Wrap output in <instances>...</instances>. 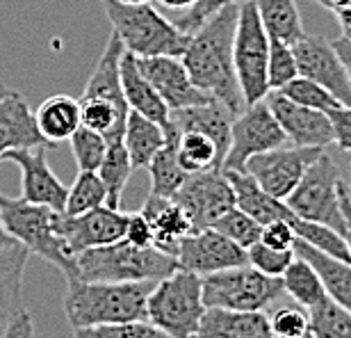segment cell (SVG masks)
I'll return each mask as SVG.
<instances>
[{
    "label": "cell",
    "instance_id": "6da1fadb",
    "mask_svg": "<svg viewBox=\"0 0 351 338\" xmlns=\"http://www.w3.org/2000/svg\"><path fill=\"white\" fill-rule=\"evenodd\" d=\"M240 5H228L210 16L199 30L189 34L185 53L180 55L189 78L215 101L240 115L247 108L233 62V41Z\"/></svg>",
    "mask_w": 351,
    "mask_h": 338
},
{
    "label": "cell",
    "instance_id": "7a4b0ae2",
    "mask_svg": "<svg viewBox=\"0 0 351 338\" xmlns=\"http://www.w3.org/2000/svg\"><path fill=\"white\" fill-rule=\"evenodd\" d=\"M158 281L66 279L64 313L73 329L146 320L149 295Z\"/></svg>",
    "mask_w": 351,
    "mask_h": 338
},
{
    "label": "cell",
    "instance_id": "3957f363",
    "mask_svg": "<svg viewBox=\"0 0 351 338\" xmlns=\"http://www.w3.org/2000/svg\"><path fill=\"white\" fill-rule=\"evenodd\" d=\"M101 5L112 23V32L135 58H156V55L180 58L185 53L189 34L167 21L151 3L101 0Z\"/></svg>",
    "mask_w": 351,
    "mask_h": 338
},
{
    "label": "cell",
    "instance_id": "277c9868",
    "mask_svg": "<svg viewBox=\"0 0 351 338\" xmlns=\"http://www.w3.org/2000/svg\"><path fill=\"white\" fill-rule=\"evenodd\" d=\"M55 215L58 210L32 203L23 196L0 194V220L7 234L30 254H37L58 267L66 279H78L75 256L55 231Z\"/></svg>",
    "mask_w": 351,
    "mask_h": 338
},
{
    "label": "cell",
    "instance_id": "5b68a950",
    "mask_svg": "<svg viewBox=\"0 0 351 338\" xmlns=\"http://www.w3.org/2000/svg\"><path fill=\"white\" fill-rule=\"evenodd\" d=\"M78 279L85 281H160L178 270V260L158 247L119 240L75 256Z\"/></svg>",
    "mask_w": 351,
    "mask_h": 338
},
{
    "label": "cell",
    "instance_id": "8992f818",
    "mask_svg": "<svg viewBox=\"0 0 351 338\" xmlns=\"http://www.w3.org/2000/svg\"><path fill=\"white\" fill-rule=\"evenodd\" d=\"M206 308L203 277L178 267L153 286L146 306V320H151L171 338H192L199 334Z\"/></svg>",
    "mask_w": 351,
    "mask_h": 338
},
{
    "label": "cell",
    "instance_id": "52a82bcc",
    "mask_svg": "<svg viewBox=\"0 0 351 338\" xmlns=\"http://www.w3.org/2000/svg\"><path fill=\"white\" fill-rule=\"evenodd\" d=\"M283 293V279L263 274L249 263L203 277V302L208 308L265 311Z\"/></svg>",
    "mask_w": 351,
    "mask_h": 338
},
{
    "label": "cell",
    "instance_id": "ba28073f",
    "mask_svg": "<svg viewBox=\"0 0 351 338\" xmlns=\"http://www.w3.org/2000/svg\"><path fill=\"white\" fill-rule=\"evenodd\" d=\"M269 44L271 37L265 30L256 3L254 0H242L240 10H237L233 62L247 105L265 101V96L269 94V78H267Z\"/></svg>",
    "mask_w": 351,
    "mask_h": 338
},
{
    "label": "cell",
    "instance_id": "9c48e42d",
    "mask_svg": "<svg viewBox=\"0 0 351 338\" xmlns=\"http://www.w3.org/2000/svg\"><path fill=\"white\" fill-rule=\"evenodd\" d=\"M340 183L342 174L335 160L324 151L308 167L304 179L287 196L285 203L301 220L326 224L345 236V213L340 203Z\"/></svg>",
    "mask_w": 351,
    "mask_h": 338
},
{
    "label": "cell",
    "instance_id": "30bf717a",
    "mask_svg": "<svg viewBox=\"0 0 351 338\" xmlns=\"http://www.w3.org/2000/svg\"><path fill=\"white\" fill-rule=\"evenodd\" d=\"M287 144V137L267 101L247 105L233 119L230 146L223 158L221 172H244L249 158Z\"/></svg>",
    "mask_w": 351,
    "mask_h": 338
},
{
    "label": "cell",
    "instance_id": "8fae6325",
    "mask_svg": "<svg viewBox=\"0 0 351 338\" xmlns=\"http://www.w3.org/2000/svg\"><path fill=\"white\" fill-rule=\"evenodd\" d=\"M324 149L322 146H276L271 151L258 153L249 158L247 172L265 192H269L276 199L285 201L294 192L299 181L304 179L315 160H317Z\"/></svg>",
    "mask_w": 351,
    "mask_h": 338
},
{
    "label": "cell",
    "instance_id": "7c38bea8",
    "mask_svg": "<svg viewBox=\"0 0 351 338\" xmlns=\"http://www.w3.org/2000/svg\"><path fill=\"white\" fill-rule=\"evenodd\" d=\"M171 199L187 213L194 231H203L235 206V190L221 169H208L187 174L185 183Z\"/></svg>",
    "mask_w": 351,
    "mask_h": 338
},
{
    "label": "cell",
    "instance_id": "4fadbf2b",
    "mask_svg": "<svg viewBox=\"0 0 351 338\" xmlns=\"http://www.w3.org/2000/svg\"><path fill=\"white\" fill-rule=\"evenodd\" d=\"M125 222H128V213L121 208L101 206L82 215H55V231L64 240L66 249L78 256V254L96 247H105V245L123 240Z\"/></svg>",
    "mask_w": 351,
    "mask_h": 338
},
{
    "label": "cell",
    "instance_id": "5bb4252c",
    "mask_svg": "<svg viewBox=\"0 0 351 338\" xmlns=\"http://www.w3.org/2000/svg\"><path fill=\"white\" fill-rule=\"evenodd\" d=\"M176 260H178V267H182V270L201 274V277L249 263L247 249L213 227L192 231L189 236L182 238L178 251H176Z\"/></svg>",
    "mask_w": 351,
    "mask_h": 338
},
{
    "label": "cell",
    "instance_id": "9a60e30c",
    "mask_svg": "<svg viewBox=\"0 0 351 338\" xmlns=\"http://www.w3.org/2000/svg\"><path fill=\"white\" fill-rule=\"evenodd\" d=\"M292 51L297 58L299 76L319 82L342 105H351V82L333 44H328L319 34H304L292 44Z\"/></svg>",
    "mask_w": 351,
    "mask_h": 338
},
{
    "label": "cell",
    "instance_id": "2e32d148",
    "mask_svg": "<svg viewBox=\"0 0 351 338\" xmlns=\"http://www.w3.org/2000/svg\"><path fill=\"white\" fill-rule=\"evenodd\" d=\"M3 163H14L21 169V196L23 199L64 213L69 188L46 163V146L12 149L3 156Z\"/></svg>",
    "mask_w": 351,
    "mask_h": 338
},
{
    "label": "cell",
    "instance_id": "e0dca14e",
    "mask_svg": "<svg viewBox=\"0 0 351 338\" xmlns=\"http://www.w3.org/2000/svg\"><path fill=\"white\" fill-rule=\"evenodd\" d=\"M265 101L280 124V128H283L287 144L322 146V149L333 144V126L326 112L294 103L292 98H287L283 91L276 89H271L265 96Z\"/></svg>",
    "mask_w": 351,
    "mask_h": 338
},
{
    "label": "cell",
    "instance_id": "ac0fdd59",
    "mask_svg": "<svg viewBox=\"0 0 351 338\" xmlns=\"http://www.w3.org/2000/svg\"><path fill=\"white\" fill-rule=\"evenodd\" d=\"M137 60L142 71L146 74V78L158 89V94L162 96V101L169 105L171 112L213 101V96L196 87L194 80L189 78L180 58L156 55V58H137Z\"/></svg>",
    "mask_w": 351,
    "mask_h": 338
},
{
    "label": "cell",
    "instance_id": "d6986e66",
    "mask_svg": "<svg viewBox=\"0 0 351 338\" xmlns=\"http://www.w3.org/2000/svg\"><path fill=\"white\" fill-rule=\"evenodd\" d=\"M46 146L37 128L34 110L21 91L10 89V94L0 98V163L3 156L12 149H34Z\"/></svg>",
    "mask_w": 351,
    "mask_h": 338
},
{
    "label": "cell",
    "instance_id": "ffe728a7",
    "mask_svg": "<svg viewBox=\"0 0 351 338\" xmlns=\"http://www.w3.org/2000/svg\"><path fill=\"white\" fill-rule=\"evenodd\" d=\"M142 213L153 227V236H156L153 238V247L176 258L180 240L194 231L187 213L169 196H160L153 192L146 196Z\"/></svg>",
    "mask_w": 351,
    "mask_h": 338
},
{
    "label": "cell",
    "instance_id": "44dd1931",
    "mask_svg": "<svg viewBox=\"0 0 351 338\" xmlns=\"http://www.w3.org/2000/svg\"><path fill=\"white\" fill-rule=\"evenodd\" d=\"M121 87H123L125 103H128L130 110L158 122L162 128L169 126V119H171L169 105L162 101L158 89L146 78V74L142 71V67H139V60L128 51H125L121 58Z\"/></svg>",
    "mask_w": 351,
    "mask_h": 338
},
{
    "label": "cell",
    "instance_id": "7402d4cb",
    "mask_svg": "<svg viewBox=\"0 0 351 338\" xmlns=\"http://www.w3.org/2000/svg\"><path fill=\"white\" fill-rule=\"evenodd\" d=\"M203 338H274L265 311H235V308H206L199 325Z\"/></svg>",
    "mask_w": 351,
    "mask_h": 338
},
{
    "label": "cell",
    "instance_id": "603a6c76",
    "mask_svg": "<svg viewBox=\"0 0 351 338\" xmlns=\"http://www.w3.org/2000/svg\"><path fill=\"white\" fill-rule=\"evenodd\" d=\"M235 115L230 112L226 105L219 101H208L201 105H192V108L173 110L169 119V128L176 133L182 131H201L210 135L219 146V151L226 158V151L230 146V128H233Z\"/></svg>",
    "mask_w": 351,
    "mask_h": 338
},
{
    "label": "cell",
    "instance_id": "cb8c5ba5",
    "mask_svg": "<svg viewBox=\"0 0 351 338\" xmlns=\"http://www.w3.org/2000/svg\"><path fill=\"white\" fill-rule=\"evenodd\" d=\"M30 251L21 243L0 247V334L23 311V274Z\"/></svg>",
    "mask_w": 351,
    "mask_h": 338
},
{
    "label": "cell",
    "instance_id": "d4e9b609",
    "mask_svg": "<svg viewBox=\"0 0 351 338\" xmlns=\"http://www.w3.org/2000/svg\"><path fill=\"white\" fill-rule=\"evenodd\" d=\"M223 174L228 176L230 185L235 190V206L254 217L256 222H261L263 227L274 220H287V222L297 220V215L292 213L285 201L265 192L247 172H223Z\"/></svg>",
    "mask_w": 351,
    "mask_h": 338
},
{
    "label": "cell",
    "instance_id": "484cf974",
    "mask_svg": "<svg viewBox=\"0 0 351 338\" xmlns=\"http://www.w3.org/2000/svg\"><path fill=\"white\" fill-rule=\"evenodd\" d=\"M34 119L46 144H62L82 126L80 101L69 94H53L34 110Z\"/></svg>",
    "mask_w": 351,
    "mask_h": 338
},
{
    "label": "cell",
    "instance_id": "4316f807",
    "mask_svg": "<svg viewBox=\"0 0 351 338\" xmlns=\"http://www.w3.org/2000/svg\"><path fill=\"white\" fill-rule=\"evenodd\" d=\"M294 254L306 258L308 263L315 267L328 300H333L335 304H340L342 308H347L351 313V263L349 260L328 256V254L311 247V245H306L304 240H299V238H297V243H294Z\"/></svg>",
    "mask_w": 351,
    "mask_h": 338
},
{
    "label": "cell",
    "instance_id": "83f0119b",
    "mask_svg": "<svg viewBox=\"0 0 351 338\" xmlns=\"http://www.w3.org/2000/svg\"><path fill=\"white\" fill-rule=\"evenodd\" d=\"M123 144L128 149L130 163L135 169H149L151 160L158 156V151L167 144V133L158 122L130 110L125 122Z\"/></svg>",
    "mask_w": 351,
    "mask_h": 338
},
{
    "label": "cell",
    "instance_id": "f1b7e54d",
    "mask_svg": "<svg viewBox=\"0 0 351 338\" xmlns=\"http://www.w3.org/2000/svg\"><path fill=\"white\" fill-rule=\"evenodd\" d=\"M128 115H130L128 105H119V103L105 101V98H98V96H82L80 98L82 126L101 133L108 142L123 139Z\"/></svg>",
    "mask_w": 351,
    "mask_h": 338
},
{
    "label": "cell",
    "instance_id": "f546056e",
    "mask_svg": "<svg viewBox=\"0 0 351 338\" xmlns=\"http://www.w3.org/2000/svg\"><path fill=\"white\" fill-rule=\"evenodd\" d=\"M176 156L178 165L187 174L208 172V169H221L223 153L210 135L201 131H182L178 133V144H176Z\"/></svg>",
    "mask_w": 351,
    "mask_h": 338
},
{
    "label": "cell",
    "instance_id": "4dcf8cb0",
    "mask_svg": "<svg viewBox=\"0 0 351 338\" xmlns=\"http://www.w3.org/2000/svg\"><path fill=\"white\" fill-rule=\"evenodd\" d=\"M254 3L271 39L294 44L306 34L301 14L297 10V0H254Z\"/></svg>",
    "mask_w": 351,
    "mask_h": 338
},
{
    "label": "cell",
    "instance_id": "1f68e13d",
    "mask_svg": "<svg viewBox=\"0 0 351 338\" xmlns=\"http://www.w3.org/2000/svg\"><path fill=\"white\" fill-rule=\"evenodd\" d=\"M167 144L158 151V156L151 160L149 174H151V192L160 196H171L178 192L180 185L187 179V172L178 165L176 156V144H178V133L173 128H165Z\"/></svg>",
    "mask_w": 351,
    "mask_h": 338
},
{
    "label": "cell",
    "instance_id": "d6a6232c",
    "mask_svg": "<svg viewBox=\"0 0 351 338\" xmlns=\"http://www.w3.org/2000/svg\"><path fill=\"white\" fill-rule=\"evenodd\" d=\"M280 279H283L285 293L304 308L317 306L322 300L328 297L324 286H322L319 274L315 272V267L301 256H294L290 267H287L285 274Z\"/></svg>",
    "mask_w": 351,
    "mask_h": 338
},
{
    "label": "cell",
    "instance_id": "836d02e7",
    "mask_svg": "<svg viewBox=\"0 0 351 338\" xmlns=\"http://www.w3.org/2000/svg\"><path fill=\"white\" fill-rule=\"evenodd\" d=\"M132 169L135 167L130 163V156H128V149H125L123 139L108 142V153H105L103 165L98 167V176L103 179L105 190H108V203H105V206L121 208V194L125 185H128Z\"/></svg>",
    "mask_w": 351,
    "mask_h": 338
},
{
    "label": "cell",
    "instance_id": "e575fe53",
    "mask_svg": "<svg viewBox=\"0 0 351 338\" xmlns=\"http://www.w3.org/2000/svg\"><path fill=\"white\" fill-rule=\"evenodd\" d=\"M108 203V190L98 172H80L66 192V215H82Z\"/></svg>",
    "mask_w": 351,
    "mask_h": 338
},
{
    "label": "cell",
    "instance_id": "d590c367",
    "mask_svg": "<svg viewBox=\"0 0 351 338\" xmlns=\"http://www.w3.org/2000/svg\"><path fill=\"white\" fill-rule=\"evenodd\" d=\"M292 229L297 234L299 240H304L306 245L311 247L319 249L328 254L333 258H340V260H349L351 263V251H349V245H347V238L335 231L326 224H319V222H311V220H297L292 222Z\"/></svg>",
    "mask_w": 351,
    "mask_h": 338
},
{
    "label": "cell",
    "instance_id": "8d00e7d4",
    "mask_svg": "<svg viewBox=\"0 0 351 338\" xmlns=\"http://www.w3.org/2000/svg\"><path fill=\"white\" fill-rule=\"evenodd\" d=\"M311 313V338H351V313L333 300H322Z\"/></svg>",
    "mask_w": 351,
    "mask_h": 338
},
{
    "label": "cell",
    "instance_id": "74e56055",
    "mask_svg": "<svg viewBox=\"0 0 351 338\" xmlns=\"http://www.w3.org/2000/svg\"><path fill=\"white\" fill-rule=\"evenodd\" d=\"M69 142H71V153L80 172H98V167L105 160V153H108V139L101 133L80 126Z\"/></svg>",
    "mask_w": 351,
    "mask_h": 338
},
{
    "label": "cell",
    "instance_id": "f35d334b",
    "mask_svg": "<svg viewBox=\"0 0 351 338\" xmlns=\"http://www.w3.org/2000/svg\"><path fill=\"white\" fill-rule=\"evenodd\" d=\"M213 229H217L219 234L230 238V240L237 243L244 249H249L251 245H256L258 240H261V234H263V224L256 222L254 217L247 215L237 206L226 210V213L213 224Z\"/></svg>",
    "mask_w": 351,
    "mask_h": 338
},
{
    "label": "cell",
    "instance_id": "ab89813d",
    "mask_svg": "<svg viewBox=\"0 0 351 338\" xmlns=\"http://www.w3.org/2000/svg\"><path fill=\"white\" fill-rule=\"evenodd\" d=\"M276 91H283L294 103L306 105V108H313V110H322V112H326V115L338 108V105H342L326 87H322L319 82L306 78V76H297V78L292 82H287L283 89H276Z\"/></svg>",
    "mask_w": 351,
    "mask_h": 338
},
{
    "label": "cell",
    "instance_id": "60d3db41",
    "mask_svg": "<svg viewBox=\"0 0 351 338\" xmlns=\"http://www.w3.org/2000/svg\"><path fill=\"white\" fill-rule=\"evenodd\" d=\"M73 338H171V336L153 325L151 320H130V322H117V325L75 329Z\"/></svg>",
    "mask_w": 351,
    "mask_h": 338
},
{
    "label": "cell",
    "instance_id": "b9f144b4",
    "mask_svg": "<svg viewBox=\"0 0 351 338\" xmlns=\"http://www.w3.org/2000/svg\"><path fill=\"white\" fill-rule=\"evenodd\" d=\"M299 76L297 58H294L292 44L280 39H271L269 44V65H267V78H269V91L283 89Z\"/></svg>",
    "mask_w": 351,
    "mask_h": 338
},
{
    "label": "cell",
    "instance_id": "7bdbcfd3",
    "mask_svg": "<svg viewBox=\"0 0 351 338\" xmlns=\"http://www.w3.org/2000/svg\"><path fill=\"white\" fill-rule=\"evenodd\" d=\"M269 325L274 336L304 338L311 332V313L301 304H285L269 315Z\"/></svg>",
    "mask_w": 351,
    "mask_h": 338
},
{
    "label": "cell",
    "instance_id": "ee69618b",
    "mask_svg": "<svg viewBox=\"0 0 351 338\" xmlns=\"http://www.w3.org/2000/svg\"><path fill=\"white\" fill-rule=\"evenodd\" d=\"M294 256H297L294 249H274V247H267L261 240L247 249L249 265H254L256 270H261L263 274H269V277H283L285 270L294 260Z\"/></svg>",
    "mask_w": 351,
    "mask_h": 338
},
{
    "label": "cell",
    "instance_id": "f6af8a7d",
    "mask_svg": "<svg viewBox=\"0 0 351 338\" xmlns=\"http://www.w3.org/2000/svg\"><path fill=\"white\" fill-rule=\"evenodd\" d=\"M242 0H199L194 7H189L187 12H182L178 21H176V25L180 27L182 32L192 34L194 30H199V27L206 23L210 16H215L217 12L223 10V7L228 5H240Z\"/></svg>",
    "mask_w": 351,
    "mask_h": 338
},
{
    "label": "cell",
    "instance_id": "bcb514c9",
    "mask_svg": "<svg viewBox=\"0 0 351 338\" xmlns=\"http://www.w3.org/2000/svg\"><path fill=\"white\" fill-rule=\"evenodd\" d=\"M261 243H265L267 247L274 249H294V243H297V234L292 229V222L287 220H274L263 227L261 234Z\"/></svg>",
    "mask_w": 351,
    "mask_h": 338
},
{
    "label": "cell",
    "instance_id": "7dc6e473",
    "mask_svg": "<svg viewBox=\"0 0 351 338\" xmlns=\"http://www.w3.org/2000/svg\"><path fill=\"white\" fill-rule=\"evenodd\" d=\"M153 227L151 222L146 220V215L142 210L137 213H128V222H125V234L123 240H128L137 247H153Z\"/></svg>",
    "mask_w": 351,
    "mask_h": 338
},
{
    "label": "cell",
    "instance_id": "c3c4849f",
    "mask_svg": "<svg viewBox=\"0 0 351 338\" xmlns=\"http://www.w3.org/2000/svg\"><path fill=\"white\" fill-rule=\"evenodd\" d=\"M328 119L333 126V142L342 151H351V105H338L328 112Z\"/></svg>",
    "mask_w": 351,
    "mask_h": 338
},
{
    "label": "cell",
    "instance_id": "681fc988",
    "mask_svg": "<svg viewBox=\"0 0 351 338\" xmlns=\"http://www.w3.org/2000/svg\"><path fill=\"white\" fill-rule=\"evenodd\" d=\"M0 338H34V322L32 315L25 311H21L16 318H14L10 325L5 327V332Z\"/></svg>",
    "mask_w": 351,
    "mask_h": 338
},
{
    "label": "cell",
    "instance_id": "f907efd6",
    "mask_svg": "<svg viewBox=\"0 0 351 338\" xmlns=\"http://www.w3.org/2000/svg\"><path fill=\"white\" fill-rule=\"evenodd\" d=\"M340 203H342V213H345V238L351 251V194L347 190V183H340Z\"/></svg>",
    "mask_w": 351,
    "mask_h": 338
},
{
    "label": "cell",
    "instance_id": "816d5d0a",
    "mask_svg": "<svg viewBox=\"0 0 351 338\" xmlns=\"http://www.w3.org/2000/svg\"><path fill=\"white\" fill-rule=\"evenodd\" d=\"M333 48H335V53H338V58L342 60V65H345L349 82H351V39L345 37V34H340V39L333 41Z\"/></svg>",
    "mask_w": 351,
    "mask_h": 338
},
{
    "label": "cell",
    "instance_id": "f5cc1de1",
    "mask_svg": "<svg viewBox=\"0 0 351 338\" xmlns=\"http://www.w3.org/2000/svg\"><path fill=\"white\" fill-rule=\"evenodd\" d=\"M315 3L322 5L328 12H333V14H340V12L351 10V0H315Z\"/></svg>",
    "mask_w": 351,
    "mask_h": 338
},
{
    "label": "cell",
    "instance_id": "db71d44e",
    "mask_svg": "<svg viewBox=\"0 0 351 338\" xmlns=\"http://www.w3.org/2000/svg\"><path fill=\"white\" fill-rule=\"evenodd\" d=\"M160 5L167 7V10H178V12H187L189 7H194L199 0H158Z\"/></svg>",
    "mask_w": 351,
    "mask_h": 338
},
{
    "label": "cell",
    "instance_id": "11a10c76",
    "mask_svg": "<svg viewBox=\"0 0 351 338\" xmlns=\"http://www.w3.org/2000/svg\"><path fill=\"white\" fill-rule=\"evenodd\" d=\"M335 19H338L340 32L345 34V37H349V39H351V10H347V12H340V14H335Z\"/></svg>",
    "mask_w": 351,
    "mask_h": 338
},
{
    "label": "cell",
    "instance_id": "9f6ffc18",
    "mask_svg": "<svg viewBox=\"0 0 351 338\" xmlns=\"http://www.w3.org/2000/svg\"><path fill=\"white\" fill-rule=\"evenodd\" d=\"M12 243H16L14 238L7 234L5 227H3V220H0V247H5V245H12Z\"/></svg>",
    "mask_w": 351,
    "mask_h": 338
},
{
    "label": "cell",
    "instance_id": "6f0895ef",
    "mask_svg": "<svg viewBox=\"0 0 351 338\" xmlns=\"http://www.w3.org/2000/svg\"><path fill=\"white\" fill-rule=\"evenodd\" d=\"M7 94H10V87H7V84H5V80L0 78V98H5Z\"/></svg>",
    "mask_w": 351,
    "mask_h": 338
},
{
    "label": "cell",
    "instance_id": "680465c9",
    "mask_svg": "<svg viewBox=\"0 0 351 338\" xmlns=\"http://www.w3.org/2000/svg\"><path fill=\"white\" fill-rule=\"evenodd\" d=\"M121 3H151V0H121Z\"/></svg>",
    "mask_w": 351,
    "mask_h": 338
},
{
    "label": "cell",
    "instance_id": "91938a15",
    "mask_svg": "<svg viewBox=\"0 0 351 338\" xmlns=\"http://www.w3.org/2000/svg\"><path fill=\"white\" fill-rule=\"evenodd\" d=\"M274 338H287V336H274ZM304 338H311V336H304Z\"/></svg>",
    "mask_w": 351,
    "mask_h": 338
},
{
    "label": "cell",
    "instance_id": "94428289",
    "mask_svg": "<svg viewBox=\"0 0 351 338\" xmlns=\"http://www.w3.org/2000/svg\"><path fill=\"white\" fill-rule=\"evenodd\" d=\"M347 190H349V194H351V179H349V185H347Z\"/></svg>",
    "mask_w": 351,
    "mask_h": 338
},
{
    "label": "cell",
    "instance_id": "6125c7cd",
    "mask_svg": "<svg viewBox=\"0 0 351 338\" xmlns=\"http://www.w3.org/2000/svg\"><path fill=\"white\" fill-rule=\"evenodd\" d=\"M192 338H203V336H199V334H194V336H192Z\"/></svg>",
    "mask_w": 351,
    "mask_h": 338
}]
</instances>
